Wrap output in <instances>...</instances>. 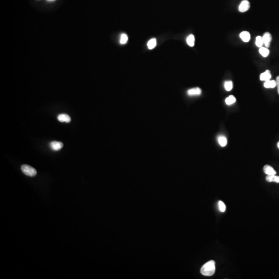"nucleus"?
Returning a JSON list of instances; mask_svg holds the SVG:
<instances>
[{"label":"nucleus","instance_id":"f257e3e1","mask_svg":"<svg viewBox=\"0 0 279 279\" xmlns=\"http://www.w3.org/2000/svg\"><path fill=\"white\" fill-rule=\"evenodd\" d=\"M216 271L215 262L210 260L202 266L201 269V273L205 276H211L215 274Z\"/></svg>","mask_w":279,"mask_h":279},{"label":"nucleus","instance_id":"f03ea898","mask_svg":"<svg viewBox=\"0 0 279 279\" xmlns=\"http://www.w3.org/2000/svg\"><path fill=\"white\" fill-rule=\"evenodd\" d=\"M21 168L23 173L26 175L34 177L37 174L36 169L28 164H23L21 166Z\"/></svg>","mask_w":279,"mask_h":279},{"label":"nucleus","instance_id":"7ed1b4c3","mask_svg":"<svg viewBox=\"0 0 279 279\" xmlns=\"http://www.w3.org/2000/svg\"><path fill=\"white\" fill-rule=\"evenodd\" d=\"M250 7V4L249 1L247 0H244L243 1H242V3L239 6L238 10L240 12L244 13V12L248 11L249 10Z\"/></svg>","mask_w":279,"mask_h":279},{"label":"nucleus","instance_id":"20e7f679","mask_svg":"<svg viewBox=\"0 0 279 279\" xmlns=\"http://www.w3.org/2000/svg\"><path fill=\"white\" fill-rule=\"evenodd\" d=\"M264 44L266 48L269 47L270 43L272 42V36L269 32H266L262 37Z\"/></svg>","mask_w":279,"mask_h":279},{"label":"nucleus","instance_id":"39448f33","mask_svg":"<svg viewBox=\"0 0 279 279\" xmlns=\"http://www.w3.org/2000/svg\"><path fill=\"white\" fill-rule=\"evenodd\" d=\"M63 143L61 142L53 141L50 144V146L53 151H57L60 150L63 147Z\"/></svg>","mask_w":279,"mask_h":279},{"label":"nucleus","instance_id":"423d86ee","mask_svg":"<svg viewBox=\"0 0 279 279\" xmlns=\"http://www.w3.org/2000/svg\"><path fill=\"white\" fill-rule=\"evenodd\" d=\"M202 93V90L199 87H195L193 89H190L187 91V94L190 96H199Z\"/></svg>","mask_w":279,"mask_h":279},{"label":"nucleus","instance_id":"0eeeda50","mask_svg":"<svg viewBox=\"0 0 279 279\" xmlns=\"http://www.w3.org/2000/svg\"><path fill=\"white\" fill-rule=\"evenodd\" d=\"M263 170H264V173L267 174V175H275L277 173L276 171L274 170V168L269 165H265L264 166Z\"/></svg>","mask_w":279,"mask_h":279},{"label":"nucleus","instance_id":"6e6552de","mask_svg":"<svg viewBox=\"0 0 279 279\" xmlns=\"http://www.w3.org/2000/svg\"><path fill=\"white\" fill-rule=\"evenodd\" d=\"M57 119L60 122H65L67 123H69L71 121V118L70 116L66 114H61L58 115Z\"/></svg>","mask_w":279,"mask_h":279},{"label":"nucleus","instance_id":"1a4fd4ad","mask_svg":"<svg viewBox=\"0 0 279 279\" xmlns=\"http://www.w3.org/2000/svg\"><path fill=\"white\" fill-rule=\"evenodd\" d=\"M271 78L272 75L269 70H267L264 72L260 74V80L261 81H268L271 79Z\"/></svg>","mask_w":279,"mask_h":279},{"label":"nucleus","instance_id":"9d476101","mask_svg":"<svg viewBox=\"0 0 279 279\" xmlns=\"http://www.w3.org/2000/svg\"><path fill=\"white\" fill-rule=\"evenodd\" d=\"M240 37L242 39L243 42L247 43V42H249L250 40L251 36H250V34L249 32H247V31H243V32H242L240 34Z\"/></svg>","mask_w":279,"mask_h":279},{"label":"nucleus","instance_id":"9b49d317","mask_svg":"<svg viewBox=\"0 0 279 279\" xmlns=\"http://www.w3.org/2000/svg\"><path fill=\"white\" fill-rule=\"evenodd\" d=\"M264 86L265 88L267 89H272L275 88L277 86V83L275 80H268V81H265L264 83Z\"/></svg>","mask_w":279,"mask_h":279},{"label":"nucleus","instance_id":"f8f14e48","mask_svg":"<svg viewBox=\"0 0 279 279\" xmlns=\"http://www.w3.org/2000/svg\"><path fill=\"white\" fill-rule=\"evenodd\" d=\"M266 181L268 182H275V183H279V176H275V175H267L266 177Z\"/></svg>","mask_w":279,"mask_h":279},{"label":"nucleus","instance_id":"ddd939ff","mask_svg":"<svg viewBox=\"0 0 279 279\" xmlns=\"http://www.w3.org/2000/svg\"><path fill=\"white\" fill-rule=\"evenodd\" d=\"M187 44L190 47H193L195 43V38L192 34H191L187 38Z\"/></svg>","mask_w":279,"mask_h":279},{"label":"nucleus","instance_id":"4468645a","mask_svg":"<svg viewBox=\"0 0 279 279\" xmlns=\"http://www.w3.org/2000/svg\"><path fill=\"white\" fill-rule=\"evenodd\" d=\"M259 52L263 57H267L269 54V50L267 48L260 47L259 49Z\"/></svg>","mask_w":279,"mask_h":279},{"label":"nucleus","instance_id":"2eb2a0df","mask_svg":"<svg viewBox=\"0 0 279 279\" xmlns=\"http://www.w3.org/2000/svg\"><path fill=\"white\" fill-rule=\"evenodd\" d=\"M157 42L155 38L151 39L150 40L148 41L147 43V47L149 49H153L156 46Z\"/></svg>","mask_w":279,"mask_h":279},{"label":"nucleus","instance_id":"dca6fc26","mask_svg":"<svg viewBox=\"0 0 279 279\" xmlns=\"http://www.w3.org/2000/svg\"><path fill=\"white\" fill-rule=\"evenodd\" d=\"M236 98L234 96L231 95L230 96L228 97V98H226L225 103L228 105H231L232 104H234L235 102H236Z\"/></svg>","mask_w":279,"mask_h":279},{"label":"nucleus","instance_id":"f3484780","mask_svg":"<svg viewBox=\"0 0 279 279\" xmlns=\"http://www.w3.org/2000/svg\"><path fill=\"white\" fill-rule=\"evenodd\" d=\"M219 143L222 147H225L227 144V139L224 136H220L218 138Z\"/></svg>","mask_w":279,"mask_h":279},{"label":"nucleus","instance_id":"a211bd4d","mask_svg":"<svg viewBox=\"0 0 279 279\" xmlns=\"http://www.w3.org/2000/svg\"><path fill=\"white\" fill-rule=\"evenodd\" d=\"M255 44L258 47L260 48L262 47L263 45L264 44V42H263L262 37L260 36H257V38H256Z\"/></svg>","mask_w":279,"mask_h":279},{"label":"nucleus","instance_id":"6ab92c4d","mask_svg":"<svg viewBox=\"0 0 279 279\" xmlns=\"http://www.w3.org/2000/svg\"><path fill=\"white\" fill-rule=\"evenodd\" d=\"M225 87L227 91H230L233 89V83L232 81H226L225 83Z\"/></svg>","mask_w":279,"mask_h":279},{"label":"nucleus","instance_id":"aec40b11","mask_svg":"<svg viewBox=\"0 0 279 279\" xmlns=\"http://www.w3.org/2000/svg\"><path fill=\"white\" fill-rule=\"evenodd\" d=\"M218 206H219V209H220V211L221 212H225L226 210V206H225V203L221 201H219V202H218Z\"/></svg>","mask_w":279,"mask_h":279},{"label":"nucleus","instance_id":"412c9836","mask_svg":"<svg viewBox=\"0 0 279 279\" xmlns=\"http://www.w3.org/2000/svg\"><path fill=\"white\" fill-rule=\"evenodd\" d=\"M128 41V36L126 34H122L120 40V43L121 44H125Z\"/></svg>","mask_w":279,"mask_h":279},{"label":"nucleus","instance_id":"4be33fe9","mask_svg":"<svg viewBox=\"0 0 279 279\" xmlns=\"http://www.w3.org/2000/svg\"><path fill=\"white\" fill-rule=\"evenodd\" d=\"M276 83H277V86L278 87V92L279 94V75L277 77L276 79Z\"/></svg>","mask_w":279,"mask_h":279},{"label":"nucleus","instance_id":"5701e85b","mask_svg":"<svg viewBox=\"0 0 279 279\" xmlns=\"http://www.w3.org/2000/svg\"><path fill=\"white\" fill-rule=\"evenodd\" d=\"M48 2H53V1H55V0H47Z\"/></svg>","mask_w":279,"mask_h":279},{"label":"nucleus","instance_id":"b1692460","mask_svg":"<svg viewBox=\"0 0 279 279\" xmlns=\"http://www.w3.org/2000/svg\"><path fill=\"white\" fill-rule=\"evenodd\" d=\"M277 146H278V148H279V142H278V143Z\"/></svg>","mask_w":279,"mask_h":279}]
</instances>
